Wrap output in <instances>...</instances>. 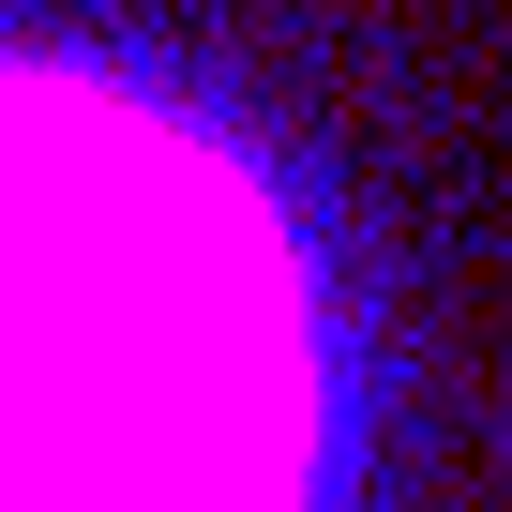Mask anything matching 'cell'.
<instances>
[{
	"instance_id": "obj_1",
	"label": "cell",
	"mask_w": 512,
	"mask_h": 512,
	"mask_svg": "<svg viewBox=\"0 0 512 512\" xmlns=\"http://www.w3.org/2000/svg\"><path fill=\"white\" fill-rule=\"evenodd\" d=\"M287 287L226 181L0 106V512H272Z\"/></svg>"
}]
</instances>
